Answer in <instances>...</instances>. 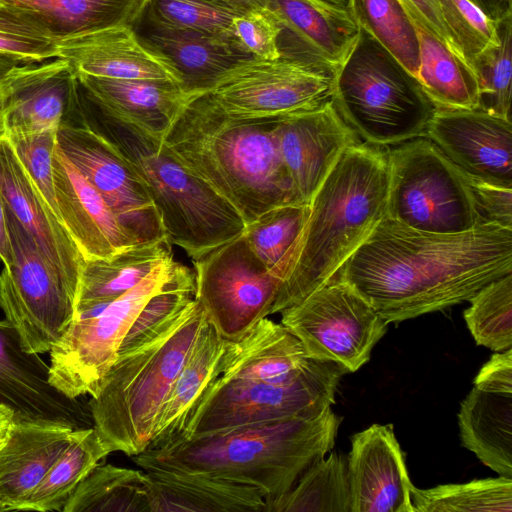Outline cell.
<instances>
[{"instance_id": "obj_40", "label": "cell", "mask_w": 512, "mask_h": 512, "mask_svg": "<svg viewBox=\"0 0 512 512\" xmlns=\"http://www.w3.org/2000/svg\"><path fill=\"white\" fill-rule=\"evenodd\" d=\"M310 205L289 203L274 207L246 224L243 235L266 268L282 278L295 243L307 221Z\"/></svg>"}, {"instance_id": "obj_19", "label": "cell", "mask_w": 512, "mask_h": 512, "mask_svg": "<svg viewBox=\"0 0 512 512\" xmlns=\"http://www.w3.org/2000/svg\"><path fill=\"white\" fill-rule=\"evenodd\" d=\"M130 28L138 41L173 72L189 96L208 93L227 71L254 58L237 42L163 24L144 9Z\"/></svg>"}, {"instance_id": "obj_35", "label": "cell", "mask_w": 512, "mask_h": 512, "mask_svg": "<svg viewBox=\"0 0 512 512\" xmlns=\"http://www.w3.org/2000/svg\"><path fill=\"white\" fill-rule=\"evenodd\" d=\"M62 512H151L147 473L99 463L78 484Z\"/></svg>"}, {"instance_id": "obj_32", "label": "cell", "mask_w": 512, "mask_h": 512, "mask_svg": "<svg viewBox=\"0 0 512 512\" xmlns=\"http://www.w3.org/2000/svg\"><path fill=\"white\" fill-rule=\"evenodd\" d=\"M463 447L499 476L512 478V393L475 386L458 412Z\"/></svg>"}, {"instance_id": "obj_16", "label": "cell", "mask_w": 512, "mask_h": 512, "mask_svg": "<svg viewBox=\"0 0 512 512\" xmlns=\"http://www.w3.org/2000/svg\"><path fill=\"white\" fill-rule=\"evenodd\" d=\"M0 88L5 134L57 131L87 118L78 79L61 57L15 65Z\"/></svg>"}, {"instance_id": "obj_12", "label": "cell", "mask_w": 512, "mask_h": 512, "mask_svg": "<svg viewBox=\"0 0 512 512\" xmlns=\"http://www.w3.org/2000/svg\"><path fill=\"white\" fill-rule=\"evenodd\" d=\"M308 358L359 370L386 334L388 323L351 285L338 277L280 312Z\"/></svg>"}, {"instance_id": "obj_5", "label": "cell", "mask_w": 512, "mask_h": 512, "mask_svg": "<svg viewBox=\"0 0 512 512\" xmlns=\"http://www.w3.org/2000/svg\"><path fill=\"white\" fill-rule=\"evenodd\" d=\"M207 318L196 298L153 340L118 354L88 408L107 449L127 456L143 452L163 405Z\"/></svg>"}, {"instance_id": "obj_46", "label": "cell", "mask_w": 512, "mask_h": 512, "mask_svg": "<svg viewBox=\"0 0 512 512\" xmlns=\"http://www.w3.org/2000/svg\"><path fill=\"white\" fill-rule=\"evenodd\" d=\"M5 135L37 189L60 219L55 199L52 166L57 146V131L14 132Z\"/></svg>"}, {"instance_id": "obj_51", "label": "cell", "mask_w": 512, "mask_h": 512, "mask_svg": "<svg viewBox=\"0 0 512 512\" xmlns=\"http://www.w3.org/2000/svg\"><path fill=\"white\" fill-rule=\"evenodd\" d=\"M0 260L4 265L13 261L12 246L7 222V207L0 191Z\"/></svg>"}, {"instance_id": "obj_48", "label": "cell", "mask_w": 512, "mask_h": 512, "mask_svg": "<svg viewBox=\"0 0 512 512\" xmlns=\"http://www.w3.org/2000/svg\"><path fill=\"white\" fill-rule=\"evenodd\" d=\"M466 177L482 223L512 229V188Z\"/></svg>"}, {"instance_id": "obj_37", "label": "cell", "mask_w": 512, "mask_h": 512, "mask_svg": "<svg viewBox=\"0 0 512 512\" xmlns=\"http://www.w3.org/2000/svg\"><path fill=\"white\" fill-rule=\"evenodd\" d=\"M267 512H351L347 455L331 452L310 465Z\"/></svg>"}, {"instance_id": "obj_22", "label": "cell", "mask_w": 512, "mask_h": 512, "mask_svg": "<svg viewBox=\"0 0 512 512\" xmlns=\"http://www.w3.org/2000/svg\"><path fill=\"white\" fill-rule=\"evenodd\" d=\"M268 8L280 26V58L335 72L359 34L348 9L317 0H271Z\"/></svg>"}, {"instance_id": "obj_23", "label": "cell", "mask_w": 512, "mask_h": 512, "mask_svg": "<svg viewBox=\"0 0 512 512\" xmlns=\"http://www.w3.org/2000/svg\"><path fill=\"white\" fill-rule=\"evenodd\" d=\"M52 166L60 220L85 261L110 258L138 245L58 146Z\"/></svg>"}, {"instance_id": "obj_55", "label": "cell", "mask_w": 512, "mask_h": 512, "mask_svg": "<svg viewBox=\"0 0 512 512\" xmlns=\"http://www.w3.org/2000/svg\"><path fill=\"white\" fill-rule=\"evenodd\" d=\"M17 60L0 54V87H1V81L5 74L12 69L15 65L19 64ZM5 135V129L3 125V117H2V106H1V88H0V136Z\"/></svg>"}, {"instance_id": "obj_7", "label": "cell", "mask_w": 512, "mask_h": 512, "mask_svg": "<svg viewBox=\"0 0 512 512\" xmlns=\"http://www.w3.org/2000/svg\"><path fill=\"white\" fill-rule=\"evenodd\" d=\"M331 101L356 135L378 146L426 137L437 108L417 78L361 28L334 72Z\"/></svg>"}, {"instance_id": "obj_45", "label": "cell", "mask_w": 512, "mask_h": 512, "mask_svg": "<svg viewBox=\"0 0 512 512\" xmlns=\"http://www.w3.org/2000/svg\"><path fill=\"white\" fill-rule=\"evenodd\" d=\"M453 50L470 66L473 59L497 40V21L469 0H436Z\"/></svg>"}, {"instance_id": "obj_38", "label": "cell", "mask_w": 512, "mask_h": 512, "mask_svg": "<svg viewBox=\"0 0 512 512\" xmlns=\"http://www.w3.org/2000/svg\"><path fill=\"white\" fill-rule=\"evenodd\" d=\"M347 8L359 28L416 75L419 67L418 36L401 0H347Z\"/></svg>"}, {"instance_id": "obj_3", "label": "cell", "mask_w": 512, "mask_h": 512, "mask_svg": "<svg viewBox=\"0 0 512 512\" xmlns=\"http://www.w3.org/2000/svg\"><path fill=\"white\" fill-rule=\"evenodd\" d=\"M386 146L357 142L341 156L312 197L270 315L303 300L336 277L386 216Z\"/></svg>"}, {"instance_id": "obj_27", "label": "cell", "mask_w": 512, "mask_h": 512, "mask_svg": "<svg viewBox=\"0 0 512 512\" xmlns=\"http://www.w3.org/2000/svg\"><path fill=\"white\" fill-rule=\"evenodd\" d=\"M315 361L284 325L265 317L239 339H225L219 376L288 384L304 375Z\"/></svg>"}, {"instance_id": "obj_1", "label": "cell", "mask_w": 512, "mask_h": 512, "mask_svg": "<svg viewBox=\"0 0 512 512\" xmlns=\"http://www.w3.org/2000/svg\"><path fill=\"white\" fill-rule=\"evenodd\" d=\"M512 273V229L492 223L452 234L431 233L385 216L336 277L389 323L468 301Z\"/></svg>"}, {"instance_id": "obj_41", "label": "cell", "mask_w": 512, "mask_h": 512, "mask_svg": "<svg viewBox=\"0 0 512 512\" xmlns=\"http://www.w3.org/2000/svg\"><path fill=\"white\" fill-rule=\"evenodd\" d=\"M512 14L497 21V40L472 61L479 109L511 121Z\"/></svg>"}, {"instance_id": "obj_14", "label": "cell", "mask_w": 512, "mask_h": 512, "mask_svg": "<svg viewBox=\"0 0 512 512\" xmlns=\"http://www.w3.org/2000/svg\"><path fill=\"white\" fill-rule=\"evenodd\" d=\"M334 72L284 58H251L227 71L208 92L230 116L281 119L331 100Z\"/></svg>"}, {"instance_id": "obj_34", "label": "cell", "mask_w": 512, "mask_h": 512, "mask_svg": "<svg viewBox=\"0 0 512 512\" xmlns=\"http://www.w3.org/2000/svg\"><path fill=\"white\" fill-rule=\"evenodd\" d=\"M27 12L56 41L130 26L146 0H0Z\"/></svg>"}, {"instance_id": "obj_30", "label": "cell", "mask_w": 512, "mask_h": 512, "mask_svg": "<svg viewBox=\"0 0 512 512\" xmlns=\"http://www.w3.org/2000/svg\"><path fill=\"white\" fill-rule=\"evenodd\" d=\"M224 347L225 339L206 320L172 385L146 449L164 448L181 434L204 392L220 375Z\"/></svg>"}, {"instance_id": "obj_25", "label": "cell", "mask_w": 512, "mask_h": 512, "mask_svg": "<svg viewBox=\"0 0 512 512\" xmlns=\"http://www.w3.org/2000/svg\"><path fill=\"white\" fill-rule=\"evenodd\" d=\"M76 77L93 110L162 138L191 97L171 80Z\"/></svg>"}, {"instance_id": "obj_21", "label": "cell", "mask_w": 512, "mask_h": 512, "mask_svg": "<svg viewBox=\"0 0 512 512\" xmlns=\"http://www.w3.org/2000/svg\"><path fill=\"white\" fill-rule=\"evenodd\" d=\"M0 406L12 410L15 420L54 421L74 429L87 427L90 416L88 407L51 385L49 366L23 349L6 319L0 320Z\"/></svg>"}, {"instance_id": "obj_6", "label": "cell", "mask_w": 512, "mask_h": 512, "mask_svg": "<svg viewBox=\"0 0 512 512\" xmlns=\"http://www.w3.org/2000/svg\"><path fill=\"white\" fill-rule=\"evenodd\" d=\"M86 106L92 123L118 146L144 180L171 245L195 261L243 233L246 224L236 209L193 173L162 137L104 116L87 102Z\"/></svg>"}, {"instance_id": "obj_39", "label": "cell", "mask_w": 512, "mask_h": 512, "mask_svg": "<svg viewBox=\"0 0 512 512\" xmlns=\"http://www.w3.org/2000/svg\"><path fill=\"white\" fill-rule=\"evenodd\" d=\"M415 512H512V478L475 479L411 488Z\"/></svg>"}, {"instance_id": "obj_53", "label": "cell", "mask_w": 512, "mask_h": 512, "mask_svg": "<svg viewBox=\"0 0 512 512\" xmlns=\"http://www.w3.org/2000/svg\"><path fill=\"white\" fill-rule=\"evenodd\" d=\"M213 3H217L238 11L245 13L255 9L268 8L271 0H207Z\"/></svg>"}, {"instance_id": "obj_36", "label": "cell", "mask_w": 512, "mask_h": 512, "mask_svg": "<svg viewBox=\"0 0 512 512\" xmlns=\"http://www.w3.org/2000/svg\"><path fill=\"white\" fill-rule=\"evenodd\" d=\"M111 452L94 427L75 429V435L20 511H62L84 477Z\"/></svg>"}, {"instance_id": "obj_54", "label": "cell", "mask_w": 512, "mask_h": 512, "mask_svg": "<svg viewBox=\"0 0 512 512\" xmlns=\"http://www.w3.org/2000/svg\"><path fill=\"white\" fill-rule=\"evenodd\" d=\"M15 422V415L12 410L0 406V447L5 443Z\"/></svg>"}, {"instance_id": "obj_52", "label": "cell", "mask_w": 512, "mask_h": 512, "mask_svg": "<svg viewBox=\"0 0 512 512\" xmlns=\"http://www.w3.org/2000/svg\"><path fill=\"white\" fill-rule=\"evenodd\" d=\"M486 16L498 21L512 14V0H469Z\"/></svg>"}, {"instance_id": "obj_11", "label": "cell", "mask_w": 512, "mask_h": 512, "mask_svg": "<svg viewBox=\"0 0 512 512\" xmlns=\"http://www.w3.org/2000/svg\"><path fill=\"white\" fill-rule=\"evenodd\" d=\"M13 261L0 273V307L28 353L50 352L75 318L77 291L7 209Z\"/></svg>"}, {"instance_id": "obj_18", "label": "cell", "mask_w": 512, "mask_h": 512, "mask_svg": "<svg viewBox=\"0 0 512 512\" xmlns=\"http://www.w3.org/2000/svg\"><path fill=\"white\" fill-rule=\"evenodd\" d=\"M275 132L298 202L306 204L343 153L358 142L331 100L313 110L279 119Z\"/></svg>"}, {"instance_id": "obj_9", "label": "cell", "mask_w": 512, "mask_h": 512, "mask_svg": "<svg viewBox=\"0 0 512 512\" xmlns=\"http://www.w3.org/2000/svg\"><path fill=\"white\" fill-rule=\"evenodd\" d=\"M346 373L334 362L316 360L304 375L288 384L218 376L169 445L237 427L321 413L335 403L340 379Z\"/></svg>"}, {"instance_id": "obj_13", "label": "cell", "mask_w": 512, "mask_h": 512, "mask_svg": "<svg viewBox=\"0 0 512 512\" xmlns=\"http://www.w3.org/2000/svg\"><path fill=\"white\" fill-rule=\"evenodd\" d=\"M192 262L195 298L222 338L237 340L270 315L281 277L257 258L243 233Z\"/></svg>"}, {"instance_id": "obj_15", "label": "cell", "mask_w": 512, "mask_h": 512, "mask_svg": "<svg viewBox=\"0 0 512 512\" xmlns=\"http://www.w3.org/2000/svg\"><path fill=\"white\" fill-rule=\"evenodd\" d=\"M57 146L138 244L166 239L144 180L118 146L92 123L88 112L84 121L57 130Z\"/></svg>"}, {"instance_id": "obj_49", "label": "cell", "mask_w": 512, "mask_h": 512, "mask_svg": "<svg viewBox=\"0 0 512 512\" xmlns=\"http://www.w3.org/2000/svg\"><path fill=\"white\" fill-rule=\"evenodd\" d=\"M480 389L512 393V349L495 352L474 379Z\"/></svg>"}, {"instance_id": "obj_2", "label": "cell", "mask_w": 512, "mask_h": 512, "mask_svg": "<svg viewBox=\"0 0 512 512\" xmlns=\"http://www.w3.org/2000/svg\"><path fill=\"white\" fill-rule=\"evenodd\" d=\"M278 120L232 117L203 93L188 99L163 140L248 224L274 207L300 203L279 151Z\"/></svg>"}, {"instance_id": "obj_24", "label": "cell", "mask_w": 512, "mask_h": 512, "mask_svg": "<svg viewBox=\"0 0 512 512\" xmlns=\"http://www.w3.org/2000/svg\"><path fill=\"white\" fill-rule=\"evenodd\" d=\"M0 191L7 209L34 239L47 260L78 291L84 258L18 159L0 136Z\"/></svg>"}, {"instance_id": "obj_4", "label": "cell", "mask_w": 512, "mask_h": 512, "mask_svg": "<svg viewBox=\"0 0 512 512\" xmlns=\"http://www.w3.org/2000/svg\"><path fill=\"white\" fill-rule=\"evenodd\" d=\"M342 417L331 408L237 427L131 456L144 471L201 473L260 490L265 502L288 491L334 447Z\"/></svg>"}, {"instance_id": "obj_26", "label": "cell", "mask_w": 512, "mask_h": 512, "mask_svg": "<svg viewBox=\"0 0 512 512\" xmlns=\"http://www.w3.org/2000/svg\"><path fill=\"white\" fill-rule=\"evenodd\" d=\"M74 435L64 423L15 420L0 447V512L20 511Z\"/></svg>"}, {"instance_id": "obj_28", "label": "cell", "mask_w": 512, "mask_h": 512, "mask_svg": "<svg viewBox=\"0 0 512 512\" xmlns=\"http://www.w3.org/2000/svg\"><path fill=\"white\" fill-rule=\"evenodd\" d=\"M57 47L58 57L68 62L75 75L178 83L173 72L138 41L130 26L61 39Z\"/></svg>"}, {"instance_id": "obj_17", "label": "cell", "mask_w": 512, "mask_h": 512, "mask_svg": "<svg viewBox=\"0 0 512 512\" xmlns=\"http://www.w3.org/2000/svg\"><path fill=\"white\" fill-rule=\"evenodd\" d=\"M426 138L466 176L512 188V121L479 108L437 107Z\"/></svg>"}, {"instance_id": "obj_33", "label": "cell", "mask_w": 512, "mask_h": 512, "mask_svg": "<svg viewBox=\"0 0 512 512\" xmlns=\"http://www.w3.org/2000/svg\"><path fill=\"white\" fill-rule=\"evenodd\" d=\"M419 42V67L415 77L430 100L440 108L478 109L479 90L472 68L433 34L418 14L402 0Z\"/></svg>"}, {"instance_id": "obj_8", "label": "cell", "mask_w": 512, "mask_h": 512, "mask_svg": "<svg viewBox=\"0 0 512 512\" xmlns=\"http://www.w3.org/2000/svg\"><path fill=\"white\" fill-rule=\"evenodd\" d=\"M386 216L440 234L464 232L482 223L466 175L426 137L388 151Z\"/></svg>"}, {"instance_id": "obj_56", "label": "cell", "mask_w": 512, "mask_h": 512, "mask_svg": "<svg viewBox=\"0 0 512 512\" xmlns=\"http://www.w3.org/2000/svg\"><path fill=\"white\" fill-rule=\"evenodd\" d=\"M321 3L334 6L341 9H348L347 8V0H317Z\"/></svg>"}, {"instance_id": "obj_43", "label": "cell", "mask_w": 512, "mask_h": 512, "mask_svg": "<svg viewBox=\"0 0 512 512\" xmlns=\"http://www.w3.org/2000/svg\"><path fill=\"white\" fill-rule=\"evenodd\" d=\"M143 9L163 24L237 42L233 22L242 13L223 5L207 0H146Z\"/></svg>"}, {"instance_id": "obj_44", "label": "cell", "mask_w": 512, "mask_h": 512, "mask_svg": "<svg viewBox=\"0 0 512 512\" xmlns=\"http://www.w3.org/2000/svg\"><path fill=\"white\" fill-rule=\"evenodd\" d=\"M0 54L20 63L42 62L58 57L57 41L27 12L3 2Z\"/></svg>"}, {"instance_id": "obj_29", "label": "cell", "mask_w": 512, "mask_h": 512, "mask_svg": "<svg viewBox=\"0 0 512 512\" xmlns=\"http://www.w3.org/2000/svg\"><path fill=\"white\" fill-rule=\"evenodd\" d=\"M145 472L151 512H267L263 493L253 486L201 473Z\"/></svg>"}, {"instance_id": "obj_42", "label": "cell", "mask_w": 512, "mask_h": 512, "mask_svg": "<svg viewBox=\"0 0 512 512\" xmlns=\"http://www.w3.org/2000/svg\"><path fill=\"white\" fill-rule=\"evenodd\" d=\"M463 316L475 343L494 352L512 346V273L483 286Z\"/></svg>"}, {"instance_id": "obj_20", "label": "cell", "mask_w": 512, "mask_h": 512, "mask_svg": "<svg viewBox=\"0 0 512 512\" xmlns=\"http://www.w3.org/2000/svg\"><path fill=\"white\" fill-rule=\"evenodd\" d=\"M347 473L351 512H415L414 485L392 424H372L351 437Z\"/></svg>"}, {"instance_id": "obj_57", "label": "cell", "mask_w": 512, "mask_h": 512, "mask_svg": "<svg viewBox=\"0 0 512 512\" xmlns=\"http://www.w3.org/2000/svg\"><path fill=\"white\" fill-rule=\"evenodd\" d=\"M2 3H3V2H2V1H0V5H1Z\"/></svg>"}, {"instance_id": "obj_50", "label": "cell", "mask_w": 512, "mask_h": 512, "mask_svg": "<svg viewBox=\"0 0 512 512\" xmlns=\"http://www.w3.org/2000/svg\"><path fill=\"white\" fill-rule=\"evenodd\" d=\"M402 1L409 5L418 14L420 19L433 34H435L440 40L446 43L453 50L436 0Z\"/></svg>"}, {"instance_id": "obj_47", "label": "cell", "mask_w": 512, "mask_h": 512, "mask_svg": "<svg viewBox=\"0 0 512 512\" xmlns=\"http://www.w3.org/2000/svg\"><path fill=\"white\" fill-rule=\"evenodd\" d=\"M233 28L237 42L254 58L262 60L280 58L278 48L280 26L269 8L239 14L234 19Z\"/></svg>"}, {"instance_id": "obj_31", "label": "cell", "mask_w": 512, "mask_h": 512, "mask_svg": "<svg viewBox=\"0 0 512 512\" xmlns=\"http://www.w3.org/2000/svg\"><path fill=\"white\" fill-rule=\"evenodd\" d=\"M171 246L163 239L138 244L110 258L86 260L80 273L74 319L100 313L172 256Z\"/></svg>"}, {"instance_id": "obj_10", "label": "cell", "mask_w": 512, "mask_h": 512, "mask_svg": "<svg viewBox=\"0 0 512 512\" xmlns=\"http://www.w3.org/2000/svg\"><path fill=\"white\" fill-rule=\"evenodd\" d=\"M185 267L172 255L97 315L74 319L50 350L51 385L71 399L94 395L137 315Z\"/></svg>"}]
</instances>
